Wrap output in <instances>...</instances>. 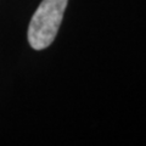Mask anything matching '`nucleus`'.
Segmentation results:
<instances>
[{
    "label": "nucleus",
    "instance_id": "nucleus-1",
    "mask_svg": "<svg viewBox=\"0 0 146 146\" xmlns=\"http://www.w3.org/2000/svg\"><path fill=\"white\" fill-rule=\"evenodd\" d=\"M68 0H43L28 27V42L34 50L46 49L56 38Z\"/></svg>",
    "mask_w": 146,
    "mask_h": 146
}]
</instances>
